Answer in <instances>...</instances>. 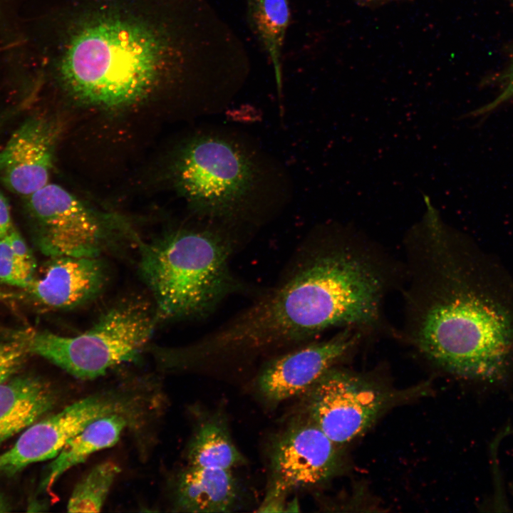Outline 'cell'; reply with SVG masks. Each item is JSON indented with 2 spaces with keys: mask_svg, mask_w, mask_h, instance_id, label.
<instances>
[{
  "mask_svg": "<svg viewBox=\"0 0 513 513\" xmlns=\"http://www.w3.org/2000/svg\"><path fill=\"white\" fill-rule=\"evenodd\" d=\"M177 170L186 196L214 222L252 219L286 197L279 167L229 131L211 129L195 138L183 149Z\"/></svg>",
  "mask_w": 513,
  "mask_h": 513,
  "instance_id": "cell-4",
  "label": "cell"
},
{
  "mask_svg": "<svg viewBox=\"0 0 513 513\" xmlns=\"http://www.w3.org/2000/svg\"><path fill=\"white\" fill-rule=\"evenodd\" d=\"M13 227L9 203L0 191V239L6 236Z\"/></svg>",
  "mask_w": 513,
  "mask_h": 513,
  "instance_id": "cell-24",
  "label": "cell"
},
{
  "mask_svg": "<svg viewBox=\"0 0 513 513\" xmlns=\"http://www.w3.org/2000/svg\"><path fill=\"white\" fill-rule=\"evenodd\" d=\"M10 505L4 494L0 491V513L10 511Z\"/></svg>",
  "mask_w": 513,
  "mask_h": 513,
  "instance_id": "cell-25",
  "label": "cell"
},
{
  "mask_svg": "<svg viewBox=\"0 0 513 513\" xmlns=\"http://www.w3.org/2000/svg\"><path fill=\"white\" fill-rule=\"evenodd\" d=\"M233 244L216 228L180 229L141 245L139 270L157 320L210 314L242 285L229 267Z\"/></svg>",
  "mask_w": 513,
  "mask_h": 513,
  "instance_id": "cell-5",
  "label": "cell"
},
{
  "mask_svg": "<svg viewBox=\"0 0 513 513\" xmlns=\"http://www.w3.org/2000/svg\"><path fill=\"white\" fill-rule=\"evenodd\" d=\"M187 459L190 466L230 470L245 462L226 420L219 414L211 415L199 425L190 442Z\"/></svg>",
  "mask_w": 513,
  "mask_h": 513,
  "instance_id": "cell-17",
  "label": "cell"
},
{
  "mask_svg": "<svg viewBox=\"0 0 513 513\" xmlns=\"http://www.w3.org/2000/svg\"><path fill=\"white\" fill-rule=\"evenodd\" d=\"M157 317L142 301L120 302L103 313L89 329L73 336L46 331L19 338L26 351L46 359L73 377L92 380L137 358L150 340Z\"/></svg>",
  "mask_w": 513,
  "mask_h": 513,
  "instance_id": "cell-6",
  "label": "cell"
},
{
  "mask_svg": "<svg viewBox=\"0 0 513 513\" xmlns=\"http://www.w3.org/2000/svg\"><path fill=\"white\" fill-rule=\"evenodd\" d=\"M238 497V485L230 470L188 465L176 485L177 507L189 512H228Z\"/></svg>",
  "mask_w": 513,
  "mask_h": 513,
  "instance_id": "cell-15",
  "label": "cell"
},
{
  "mask_svg": "<svg viewBox=\"0 0 513 513\" xmlns=\"http://www.w3.org/2000/svg\"><path fill=\"white\" fill-rule=\"evenodd\" d=\"M55 402L52 388L37 378H11L0 384V445L40 420Z\"/></svg>",
  "mask_w": 513,
  "mask_h": 513,
  "instance_id": "cell-14",
  "label": "cell"
},
{
  "mask_svg": "<svg viewBox=\"0 0 513 513\" xmlns=\"http://www.w3.org/2000/svg\"><path fill=\"white\" fill-rule=\"evenodd\" d=\"M305 397L308 418L340 447L366 433L396 400L370 377L336 366Z\"/></svg>",
  "mask_w": 513,
  "mask_h": 513,
  "instance_id": "cell-7",
  "label": "cell"
},
{
  "mask_svg": "<svg viewBox=\"0 0 513 513\" xmlns=\"http://www.w3.org/2000/svg\"><path fill=\"white\" fill-rule=\"evenodd\" d=\"M341 448L309 418L292 425L272 447V485L287 492L327 482L342 469Z\"/></svg>",
  "mask_w": 513,
  "mask_h": 513,
  "instance_id": "cell-10",
  "label": "cell"
},
{
  "mask_svg": "<svg viewBox=\"0 0 513 513\" xmlns=\"http://www.w3.org/2000/svg\"><path fill=\"white\" fill-rule=\"evenodd\" d=\"M122 412L98 418L71 438L48 466L41 483L49 491L66 471L86 461L93 453L115 445L128 425Z\"/></svg>",
  "mask_w": 513,
  "mask_h": 513,
  "instance_id": "cell-16",
  "label": "cell"
},
{
  "mask_svg": "<svg viewBox=\"0 0 513 513\" xmlns=\"http://www.w3.org/2000/svg\"><path fill=\"white\" fill-rule=\"evenodd\" d=\"M364 334L352 328L340 329L328 339L310 343L273 358L259 375V391L271 403L305 394L358 346Z\"/></svg>",
  "mask_w": 513,
  "mask_h": 513,
  "instance_id": "cell-11",
  "label": "cell"
},
{
  "mask_svg": "<svg viewBox=\"0 0 513 513\" xmlns=\"http://www.w3.org/2000/svg\"><path fill=\"white\" fill-rule=\"evenodd\" d=\"M34 272L14 253L7 235L0 239L1 282L24 289L34 279Z\"/></svg>",
  "mask_w": 513,
  "mask_h": 513,
  "instance_id": "cell-20",
  "label": "cell"
},
{
  "mask_svg": "<svg viewBox=\"0 0 513 513\" xmlns=\"http://www.w3.org/2000/svg\"><path fill=\"white\" fill-rule=\"evenodd\" d=\"M368 252L323 232L280 282L200 345L206 356L257 352L333 328L364 329L376 319L383 286Z\"/></svg>",
  "mask_w": 513,
  "mask_h": 513,
  "instance_id": "cell-2",
  "label": "cell"
},
{
  "mask_svg": "<svg viewBox=\"0 0 513 513\" xmlns=\"http://www.w3.org/2000/svg\"><path fill=\"white\" fill-rule=\"evenodd\" d=\"M7 237L12 250L16 256L29 268L35 271L36 261L34 256L20 233L13 227L8 233Z\"/></svg>",
  "mask_w": 513,
  "mask_h": 513,
  "instance_id": "cell-23",
  "label": "cell"
},
{
  "mask_svg": "<svg viewBox=\"0 0 513 513\" xmlns=\"http://www.w3.org/2000/svg\"><path fill=\"white\" fill-rule=\"evenodd\" d=\"M249 18L274 67L278 86L281 85V54L290 22L287 0H248Z\"/></svg>",
  "mask_w": 513,
  "mask_h": 513,
  "instance_id": "cell-18",
  "label": "cell"
},
{
  "mask_svg": "<svg viewBox=\"0 0 513 513\" xmlns=\"http://www.w3.org/2000/svg\"><path fill=\"white\" fill-rule=\"evenodd\" d=\"M164 28L129 11L95 9L66 31L48 62L76 99L107 108L129 105L145 97L175 63Z\"/></svg>",
  "mask_w": 513,
  "mask_h": 513,
  "instance_id": "cell-3",
  "label": "cell"
},
{
  "mask_svg": "<svg viewBox=\"0 0 513 513\" xmlns=\"http://www.w3.org/2000/svg\"><path fill=\"white\" fill-rule=\"evenodd\" d=\"M27 197L45 254L97 257L106 247L109 233L103 222L63 187L48 183Z\"/></svg>",
  "mask_w": 513,
  "mask_h": 513,
  "instance_id": "cell-8",
  "label": "cell"
},
{
  "mask_svg": "<svg viewBox=\"0 0 513 513\" xmlns=\"http://www.w3.org/2000/svg\"><path fill=\"white\" fill-rule=\"evenodd\" d=\"M404 251L402 336L451 374L503 379L513 362V313L481 287L455 234L424 227L405 238Z\"/></svg>",
  "mask_w": 513,
  "mask_h": 513,
  "instance_id": "cell-1",
  "label": "cell"
},
{
  "mask_svg": "<svg viewBox=\"0 0 513 513\" xmlns=\"http://www.w3.org/2000/svg\"><path fill=\"white\" fill-rule=\"evenodd\" d=\"M122 410L123 404L115 396L95 394L38 420L22 432L11 448L0 454V475H13L31 464L53 460L90 423Z\"/></svg>",
  "mask_w": 513,
  "mask_h": 513,
  "instance_id": "cell-9",
  "label": "cell"
},
{
  "mask_svg": "<svg viewBox=\"0 0 513 513\" xmlns=\"http://www.w3.org/2000/svg\"><path fill=\"white\" fill-rule=\"evenodd\" d=\"M105 269L97 257H52L42 276L22 289L30 299L51 309H68L89 301L102 291Z\"/></svg>",
  "mask_w": 513,
  "mask_h": 513,
  "instance_id": "cell-13",
  "label": "cell"
},
{
  "mask_svg": "<svg viewBox=\"0 0 513 513\" xmlns=\"http://www.w3.org/2000/svg\"><path fill=\"white\" fill-rule=\"evenodd\" d=\"M120 472V467L113 462L95 465L75 486L68 502L67 511L100 512Z\"/></svg>",
  "mask_w": 513,
  "mask_h": 513,
  "instance_id": "cell-19",
  "label": "cell"
},
{
  "mask_svg": "<svg viewBox=\"0 0 513 513\" xmlns=\"http://www.w3.org/2000/svg\"><path fill=\"white\" fill-rule=\"evenodd\" d=\"M58 137L57 125L34 115L25 120L0 150V180L28 197L48 182Z\"/></svg>",
  "mask_w": 513,
  "mask_h": 513,
  "instance_id": "cell-12",
  "label": "cell"
},
{
  "mask_svg": "<svg viewBox=\"0 0 513 513\" xmlns=\"http://www.w3.org/2000/svg\"><path fill=\"white\" fill-rule=\"evenodd\" d=\"M494 81L498 88L497 95L492 100L474 111L475 115H487L513 100V51L509 56L506 66L496 75Z\"/></svg>",
  "mask_w": 513,
  "mask_h": 513,
  "instance_id": "cell-21",
  "label": "cell"
},
{
  "mask_svg": "<svg viewBox=\"0 0 513 513\" xmlns=\"http://www.w3.org/2000/svg\"><path fill=\"white\" fill-rule=\"evenodd\" d=\"M26 353V348L19 338L0 341V384L11 378L17 372Z\"/></svg>",
  "mask_w": 513,
  "mask_h": 513,
  "instance_id": "cell-22",
  "label": "cell"
}]
</instances>
